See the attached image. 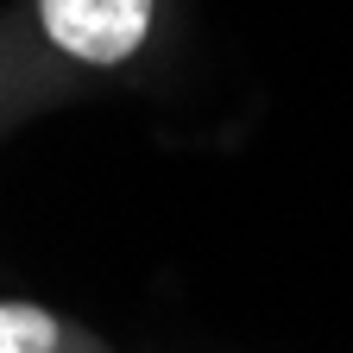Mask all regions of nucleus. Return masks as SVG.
<instances>
[{
    "instance_id": "1",
    "label": "nucleus",
    "mask_w": 353,
    "mask_h": 353,
    "mask_svg": "<svg viewBox=\"0 0 353 353\" xmlns=\"http://www.w3.org/2000/svg\"><path fill=\"white\" fill-rule=\"evenodd\" d=\"M38 38L76 70H120L152 44L158 0H32Z\"/></svg>"
},
{
    "instance_id": "2",
    "label": "nucleus",
    "mask_w": 353,
    "mask_h": 353,
    "mask_svg": "<svg viewBox=\"0 0 353 353\" xmlns=\"http://www.w3.org/2000/svg\"><path fill=\"white\" fill-rule=\"evenodd\" d=\"M0 353H114L95 328L26 296H0Z\"/></svg>"
}]
</instances>
